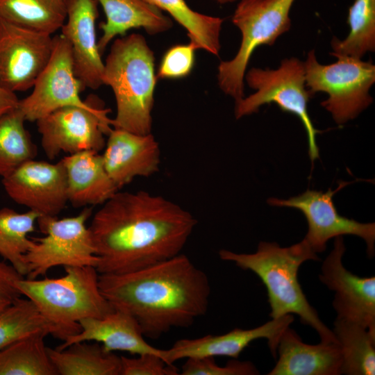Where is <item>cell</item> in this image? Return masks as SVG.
Here are the masks:
<instances>
[{
  "instance_id": "1",
  "label": "cell",
  "mask_w": 375,
  "mask_h": 375,
  "mask_svg": "<svg viewBox=\"0 0 375 375\" xmlns=\"http://www.w3.org/2000/svg\"><path fill=\"white\" fill-rule=\"evenodd\" d=\"M197 224L188 210L159 195L117 192L88 226L100 274L133 272L179 253Z\"/></svg>"
},
{
  "instance_id": "2",
  "label": "cell",
  "mask_w": 375,
  "mask_h": 375,
  "mask_svg": "<svg viewBox=\"0 0 375 375\" xmlns=\"http://www.w3.org/2000/svg\"><path fill=\"white\" fill-rule=\"evenodd\" d=\"M101 293L131 315L144 337L158 339L206 314L210 294L206 273L185 254L124 274H100Z\"/></svg>"
},
{
  "instance_id": "3",
  "label": "cell",
  "mask_w": 375,
  "mask_h": 375,
  "mask_svg": "<svg viewBox=\"0 0 375 375\" xmlns=\"http://www.w3.org/2000/svg\"><path fill=\"white\" fill-rule=\"evenodd\" d=\"M219 256L222 260L233 262L259 277L267 289L272 319L296 314L301 322L315 330L321 342L338 343L333 331L324 324L309 303L298 280V271L303 262L319 260L304 238L288 247H281L276 242H261L253 253L221 249Z\"/></svg>"
},
{
  "instance_id": "4",
  "label": "cell",
  "mask_w": 375,
  "mask_h": 375,
  "mask_svg": "<svg viewBox=\"0 0 375 375\" xmlns=\"http://www.w3.org/2000/svg\"><path fill=\"white\" fill-rule=\"evenodd\" d=\"M102 81L112 88L115 98L113 128L137 134L151 133L157 78L153 52L142 35L132 33L113 42Z\"/></svg>"
},
{
  "instance_id": "5",
  "label": "cell",
  "mask_w": 375,
  "mask_h": 375,
  "mask_svg": "<svg viewBox=\"0 0 375 375\" xmlns=\"http://www.w3.org/2000/svg\"><path fill=\"white\" fill-rule=\"evenodd\" d=\"M64 269L65 274L61 277H23L16 282L22 294L33 301L58 329L63 341L81 331V319L103 317L114 310L101 292L96 267H64Z\"/></svg>"
},
{
  "instance_id": "6",
  "label": "cell",
  "mask_w": 375,
  "mask_h": 375,
  "mask_svg": "<svg viewBox=\"0 0 375 375\" xmlns=\"http://www.w3.org/2000/svg\"><path fill=\"white\" fill-rule=\"evenodd\" d=\"M295 0H240L232 17L242 39L235 56L218 66L220 89L235 103L244 97V80L253 51L262 45H273L291 27L290 12Z\"/></svg>"
},
{
  "instance_id": "7",
  "label": "cell",
  "mask_w": 375,
  "mask_h": 375,
  "mask_svg": "<svg viewBox=\"0 0 375 375\" xmlns=\"http://www.w3.org/2000/svg\"><path fill=\"white\" fill-rule=\"evenodd\" d=\"M244 78L256 92L235 103V118L256 112L265 104L275 103L282 111L298 117L306 132L312 162L318 158L316 135L321 131L314 127L308 112V103L314 95L306 85L303 62L292 57L282 60L276 69L252 67Z\"/></svg>"
},
{
  "instance_id": "8",
  "label": "cell",
  "mask_w": 375,
  "mask_h": 375,
  "mask_svg": "<svg viewBox=\"0 0 375 375\" xmlns=\"http://www.w3.org/2000/svg\"><path fill=\"white\" fill-rule=\"evenodd\" d=\"M328 65L318 62L314 50L304 63L306 85L312 95L324 92L321 106L339 125L356 118L373 102L369 90L375 82V65L347 56H335Z\"/></svg>"
},
{
  "instance_id": "9",
  "label": "cell",
  "mask_w": 375,
  "mask_h": 375,
  "mask_svg": "<svg viewBox=\"0 0 375 375\" xmlns=\"http://www.w3.org/2000/svg\"><path fill=\"white\" fill-rule=\"evenodd\" d=\"M91 215L87 208L69 217H39L37 222L45 235L33 238L34 244L25 255L26 278H37L58 266L97 268L99 257L86 226Z\"/></svg>"
},
{
  "instance_id": "10",
  "label": "cell",
  "mask_w": 375,
  "mask_h": 375,
  "mask_svg": "<svg viewBox=\"0 0 375 375\" xmlns=\"http://www.w3.org/2000/svg\"><path fill=\"white\" fill-rule=\"evenodd\" d=\"M110 112L95 99L89 108L63 107L36 121L47 157L53 160L61 152L73 154L103 149L104 136L112 128Z\"/></svg>"
},
{
  "instance_id": "11",
  "label": "cell",
  "mask_w": 375,
  "mask_h": 375,
  "mask_svg": "<svg viewBox=\"0 0 375 375\" xmlns=\"http://www.w3.org/2000/svg\"><path fill=\"white\" fill-rule=\"evenodd\" d=\"M33 88L31 94L18 103L26 121L36 122L67 106L89 108L94 102L81 99L83 88L74 71L71 45L61 34L53 37L49 61Z\"/></svg>"
},
{
  "instance_id": "12",
  "label": "cell",
  "mask_w": 375,
  "mask_h": 375,
  "mask_svg": "<svg viewBox=\"0 0 375 375\" xmlns=\"http://www.w3.org/2000/svg\"><path fill=\"white\" fill-rule=\"evenodd\" d=\"M53 47L51 34L0 19V86L14 93L33 88Z\"/></svg>"
},
{
  "instance_id": "13",
  "label": "cell",
  "mask_w": 375,
  "mask_h": 375,
  "mask_svg": "<svg viewBox=\"0 0 375 375\" xmlns=\"http://www.w3.org/2000/svg\"><path fill=\"white\" fill-rule=\"evenodd\" d=\"M348 183L342 182L336 190L329 188L326 192L308 189L288 199L269 198L267 203L275 206L294 208L302 212L308 225L304 239L316 253L326 249V242L330 239L353 235L364 240L367 253L372 257L375 250V224L361 223L340 215L333 201L335 193Z\"/></svg>"
},
{
  "instance_id": "14",
  "label": "cell",
  "mask_w": 375,
  "mask_h": 375,
  "mask_svg": "<svg viewBox=\"0 0 375 375\" xmlns=\"http://www.w3.org/2000/svg\"><path fill=\"white\" fill-rule=\"evenodd\" d=\"M2 183L12 201L40 217H56L68 202L66 174L61 160L57 163L28 160L3 177Z\"/></svg>"
},
{
  "instance_id": "15",
  "label": "cell",
  "mask_w": 375,
  "mask_h": 375,
  "mask_svg": "<svg viewBox=\"0 0 375 375\" xmlns=\"http://www.w3.org/2000/svg\"><path fill=\"white\" fill-rule=\"evenodd\" d=\"M342 236L335 238L332 251L324 260L319 279L335 292L333 306L339 319L355 322L375 332V277H360L342 263Z\"/></svg>"
},
{
  "instance_id": "16",
  "label": "cell",
  "mask_w": 375,
  "mask_h": 375,
  "mask_svg": "<svg viewBox=\"0 0 375 375\" xmlns=\"http://www.w3.org/2000/svg\"><path fill=\"white\" fill-rule=\"evenodd\" d=\"M293 321V315L289 314L251 329L236 328L222 335L181 339L171 348L163 349V358L171 365L189 358L228 356L237 359L253 341L262 338L267 340L272 354L276 358L280 337Z\"/></svg>"
},
{
  "instance_id": "17",
  "label": "cell",
  "mask_w": 375,
  "mask_h": 375,
  "mask_svg": "<svg viewBox=\"0 0 375 375\" xmlns=\"http://www.w3.org/2000/svg\"><path fill=\"white\" fill-rule=\"evenodd\" d=\"M97 0H66L67 17L61 35L69 42L74 71L83 90L103 85L104 62L98 48Z\"/></svg>"
},
{
  "instance_id": "18",
  "label": "cell",
  "mask_w": 375,
  "mask_h": 375,
  "mask_svg": "<svg viewBox=\"0 0 375 375\" xmlns=\"http://www.w3.org/2000/svg\"><path fill=\"white\" fill-rule=\"evenodd\" d=\"M102 156L105 168L118 189L136 177L158 172L160 149L151 133L137 134L112 128Z\"/></svg>"
},
{
  "instance_id": "19",
  "label": "cell",
  "mask_w": 375,
  "mask_h": 375,
  "mask_svg": "<svg viewBox=\"0 0 375 375\" xmlns=\"http://www.w3.org/2000/svg\"><path fill=\"white\" fill-rule=\"evenodd\" d=\"M79 324L81 331L65 340L57 349L76 342L94 341L107 351H126L133 355L154 353L163 358V349L151 346L144 340L136 320L126 312L114 308L103 317L85 318Z\"/></svg>"
},
{
  "instance_id": "20",
  "label": "cell",
  "mask_w": 375,
  "mask_h": 375,
  "mask_svg": "<svg viewBox=\"0 0 375 375\" xmlns=\"http://www.w3.org/2000/svg\"><path fill=\"white\" fill-rule=\"evenodd\" d=\"M278 359L268 375H339L342 357L338 343H304L297 333L286 328L280 337Z\"/></svg>"
},
{
  "instance_id": "21",
  "label": "cell",
  "mask_w": 375,
  "mask_h": 375,
  "mask_svg": "<svg viewBox=\"0 0 375 375\" xmlns=\"http://www.w3.org/2000/svg\"><path fill=\"white\" fill-rule=\"evenodd\" d=\"M60 160L66 174L68 202L74 207L101 205L119 190L99 152L83 151Z\"/></svg>"
},
{
  "instance_id": "22",
  "label": "cell",
  "mask_w": 375,
  "mask_h": 375,
  "mask_svg": "<svg viewBox=\"0 0 375 375\" xmlns=\"http://www.w3.org/2000/svg\"><path fill=\"white\" fill-rule=\"evenodd\" d=\"M106 15L101 23L103 34L98 41L101 54L117 35L131 28H142L151 35L168 31L172 21L163 12L144 0H97Z\"/></svg>"
},
{
  "instance_id": "23",
  "label": "cell",
  "mask_w": 375,
  "mask_h": 375,
  "mask_svg": "<svg viewBox=\"0 0 375 375\" xmlns=\"http://www.w3.org/2000/svg\"><path fill=\"white\" fill-rule=\"evenodd\" d=\"M47 350L58 375L121 374V356L97 342H76L61 350Z\"/></svg>"
},
{
  "instance_id": "24",
  "label": "cell",
  "mask_w": 375,
  "mask_h": 375,
  "mask_svg": "<svg viewBox=\"0 0 375 375\" xmlns=\"http://www.w3.org/2000/svg\"><path fill=\"white\" fill-rule=\"evenodd\" d=\"M333 333L340 345L342 363L341 374H375V332L365 326L336 318Z\"/></svg>"
},
{
  "instance_id": "25",
  "label": "cell",
  "mask_w": 375,
  "mask_h": 375,
  "mask_svg": "<svg viewBox=\"0 0 375 375\" xmlns=\"http://www.w3.org/2000/svg\"><path fill=\"white\" fill-rule=\"evenodd\" d=\"M165 12L187 31L190 43L218 56L221 49L220 33L224 19L192 10L185 0H144Z\"/></svg>"
},
{
  "instance_id": "26",
  "label": "cell",
  "mask_w": 375,
  "mask_h": 375,
  "mask_svg": "<svg viewBox=\"0 0 375 375\" xmlns=\"http://www.w3.org/2000/svg\"><path fill=\"white\" fill-rule=\"evenodd\" d=\"M66 0H0V19L52 35L64 24Z\"/></svg>"
},
{
  "instance_id": "27",
  "label": "cell",
  "mask_w": 375,
  "mask_h": 375,
  "mask_svg": "<svg viewBox=\"0 0 375 375\" xmlns=\"http://www.w3.org/2000/svg\"><path fill=\"white\" fill-rule=\"evenodd\" d=\"M39 217L30 210L19 213L9 208L0 209V256L24 277L28 272L25 255L34 244L28 235L35 231Z\"/></svg>"
},
{
  "instance_id": "28",
  "label": "cell",
  "mask_w": 375,
  "mask_h": 375,
  "mask_svg": "<svg viewBox=\"0 0 375 375\" xmlns=\"http://www.w3.org/2000/svg\"><path fill=\"white\" fill-rule=\"evenodd\" d=\"M40 333L0 350V375H58Z\"/></svg>"
},
{
  "instance_id": "29",
  "label": "cell",
  "mask_w": 375,
  "mask_h": 375,
  "mask_svg": "<svg viewBox=\"0 0 375 375\" xmlns=\"http://www.w3.org/2000/svg\"><path fill=\"white\" fill-rule=\"evenodd\" d=\"M43 333L61 339L58 329L28 298H18L0 310V350L17 341Z\"/></svg>"
},
{
  "instance_id": "30",
  "label": "cell",
  "mask_w": 375,
  "mask_h": 375,
  "mask_svg": "<svg viewBox=\"0 0 375 375\" xmlns=\"http://www.w3.org/2000/svg\"><path fill=\"white\" fill-rule=\"evenodd\" d=\"M347 23L349 32L340 40H331L333 56H347L362 58L375 50V0H354L349 8Z\"/></svg>"
},
{
  "instance_id": "31",
  "label": "cell",
  "mask_w": 375,
  "mask_h": 375,
  "mask_svg": "<svg viewBox=\"0 0 375 375\" xmlns=\"http://www.w3.org/2000/svg\"><path fill=\"white\" fill-rule=\"evenodd\" d=\"M25 121L18 107L0 117V176L2 178L37 156V147L24 126Z\"/></svg>"
},
{
  "instance_id": "32",
  "label": "cell",
  "mask_w": 375,
  "mask_h": 375,
  "mask_svg": "<svg viewBox=\"0 0 375 375\" xmlns=\"http://www.w3.org/2000/svg\"><path fill=\"white\" fill-rule=\"evenodd\" d=\"M183 365L179 374L182 375H255L259 372L249 361L229 360L219 366L214 357L189 358Z\"/></svg>"
},
{
  "instance_id": "33",
  "label": "cell",
  "mask_w": 375,
  "mask_h": 375,
  "mask_svg": "<svg viewBox=\"0 0 375 375\" xmlns=\"http://www.w3.org/2000/svg\"><path fill=\"white\" fill-rule=\"evenodd\" d=\"M195 50L191 43L171 47L162 56L157 79H176L188 76L194 65Z\"/></svg>"
},
{
  "instance_id": "34",
  "label": "cell",
  "mask_w": 375,
  "mask_h": 375,
  "mask_svg": "<svg viewBox=\"0 0 375 375\" xmlns=\"http://www.w3.org/2000/svg\"><path fill=\"white\" fill-rule=\"evenodd\" d=\"M179 370L174 365L154 353H143L137 358L121 356L120 375H178Z\"/></svg>"
},
{
  "instance_id": "35",
  "label": "cell",
  "mask_w": 375,
  "mask_h": 375,
  "mask_svg": "<svg viewBox=\"0 0 375 375\" xmlns=\"http://www.w3.org/2000/svg\"><path fill=\"white\" fill-rule=\"evenodd\" d=\"M23 277L10 264L0 261V310L22 297L16 282Z\"/></svg>"
},
{
  "instance_id": "36",
  "label": "cell",
  "mask_w": 375,
  "mask_h": 375,
  "mask_svg": "<svg viewBox=\"0 0 375 375\" xmlns=\"http://www.w3.org/2000/svg\"><path fill=\"white\" fill-rule=\"evenodd\" d=\"M19 99L14 92L0 86V117L18 107Z\"/></svg>"
},
{
  "instance_id": "37",
  "label": "cell",
  "mask_w": 375,
  "mask_h": 375,
  "mask_svg": "<svg viewBox=\"0 0 375 375\" xmlns=\"http://www.w3.org/2000/svg\"><path fill=\"white\" fill-rule=\"evenodd\" d=\"M215 2H217V3H219V4H225V3H233V2H235L238 0H212Z\"/></svg>"
}]
</instances>
